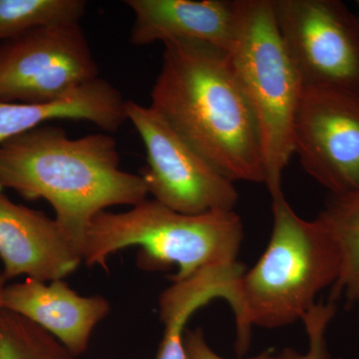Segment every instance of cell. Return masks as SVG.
Segmentation results:
<instances>
[{"mask_svg": "<svg viewBox=\"0 0 359 359\" xmlns=\"http://www.w3.org/2000/svg\"><path fill=\"white\" fill-rule=\"evenodd\" d=\"M126 101L99 77L49 102H0V144L52 120L87 121L108 133L118 131L127 121Z\"/></svg>", "mask_w": 359, "mask_h": 359, "instance_id": "4fadbf2b", "label": "cell"}, {"mask_svg": "<svg viewBox=\"0 0 359 359\" xmlns=\"http://www.w3.org/2000/svg\"><path fill=\"white\" fill-rule=\"evenodd\" d=\"M0 259L6 282L63 280L83 262L55 219L15 204L0 189Z\"/></svg>", "mask_w": 359, "mask_h": 359, "instance_id": "30bf717a", "label": "cell"}, {"mask_svg": "<svg viewBox=\"0 0 359 359\" xmlns=\"http://www.w3.org/2000/svg\"><path fill=\"white\" fill-rule=\"evenodd\" d=\"M97 78L80 22L42 26L0 44V102H49Z\"/></svg>", "mask_w": 359, "mask_h": 359, "instance_id": "ba28073f", "label": "cell"}, {"mask_svg": "<svg viewBox=\"0 0 359 359\" xmlns=\"http://www.w3.org/2000/svg\"><path fill=\"white\" fill-rule=\"evenodd\" d=\"M226 53L256 120L264 184L273 197L283 193V173L294 155L304 87L276 26L273 0H240L237 32Z\"/></svg>", "mask_w": 359, "mask_h": 359, "instance_id": "5b68a950", "label": "cell"}, {"mask_svg": "<svg viewBox=\"0 0 359 359\" xmlns=\"http://www.w3.org/2000/svg\"><path fill=\"white\" fill-rule=\"evenodd\" d=\"M292 139L304 171L330 195L359 189V99L302 90Z\"/></svg>", "mask_w": 359, "mask_h": 359, "instance_id": "9c48e42d", "label": "cell"}, {"mask_svg": "<svg viewBox=\"0 0 359 359\" xmlns=\"http://www.w3.org/2000/svg\"><path fill=\"white\" fill-rule=\"evenodd\" d=\"M243 238L244 226L235 211L186 215L146 199L127 212L97 214L87 231L83 262L106 269L111 255L137 245L142 268L176 266L169 278L176 282L208 266L236 263Z\"/></svg>", "mask_w": 359, "mask_h": 359, "instance_id": "277c9868", "label": "cell"}, {"mask_svg": "<svg viewBox=\"0 0 359 359\" xmlns=\"http://www.w3.org/2000/svg\"><path fill=\"white\" fill-rule=\"evenodd\" d=\"M335 313L337 306L334 302L330 301L327 304L318 302L302 318L309 337L306 353L302 354L287 347L276 355V359H330L325 334Z\"/></svg>", "mask_w": 359, "mask_h": 359, "instance_id": "ac0fdd59", "label": "cell"}, {"mask_svg": "<svg viewBox=\"0 0 359 359\" xmlns=\"http://www.w3.org/2000/svg\"><path fill=\"white\" fill-rule=\"evenodd\" d=\"M0 189L23 199L46 200L56 221L83 259L92 219L114 205L147 199L140 175L120 169L117 143L98 133L71 139L59 127L43 125L0 144Z\"/></svg>", "mask_w": 359, "mask_h": 359, "instance_id": "6da1fadb", "label": "cell"}, {"mask_svg": "<svg viewBox=\"0 0 359 359\" xmlns=\"http://www.w3.org/2000/svg\"><path fill=\"white\" fill-rule=\"evenodd\" d=\"M2 309L39 325L77 358L86 351L93 330L107 318L111 306L101 295L78 294L63 280L46 283L25 278L6 285Z\"/></svg>", "mask_w": 359, "mask_h": 359, "instance_id": "8fae6325", "label": "cell"}, {"mask_svg": "<svg viewBox=\"0 0 359 359\" xmlns=\"http://www.w3.org/2000/svg\"><path fill=\"white\" fill-rule=\"evenodd\" d=\"M276 26L304 89L359 99V18L339 0H273Z\"/></svg>", "mask_w": 359, "mask_h": 359, "instance_id": "8992f818", "label": "cell"}, {"mask_svg": "<svg viewBox=\"0 0 359 359\" xmlns=\"http://www.w3.org/2000/svg\"><path fill=\"white\" fill-rule=\"evenodd\" d=\"M356 6H358V18H359V0H358V1H356Z\"/></svg>", "mask_w": 359, "mask_h": 359, "instance_id": "7402d4cb", "label": "cell"}, {"mask_svg": "<svg viewBox=\"0 0 359 359\" xmlns=\"http://www.w3.org/2000/svg\"><path fill=\"white\" fill-rule=\"evenodd\" d=\"M184 346L187 359H226L212 351L205 341L204 332L200 327L193 330H186ZM238 359H276V356L273 355V351H266L254 358Z\"/></svg>", "mask_w": 359, "mask_h": 359, "instance_id": "d6986e66", "label": "cell"}, {"mask_svg": "<svg viewBox=\"0 0 359 359\" xmlns=\"http://www.w3.org/2000/svg\"><path fill=\"white\" fill-rule=\"evenodd\" d=\"M84 0H0V41H9L42 26L80 22Z\"/></svg>", "mask_w": 359, "mask_h": 359, "instance_id": "2e32d148", "label": "cell"}, {"mask_svg": "<svg viewBox=\"0 0 359 359\" xmlns=\"http://www.w3.org/2000/svg\"><path fill=\"white\" fill-rule=\"evenodd\" d=\"M0 359H76L57 339L20 314L0 309Z\"/></svg>", "mask_w": 359, "mask_h": 359, "instance_id": "e0dca14e", "label": "cell"}, {"mask_svg": "<svg viewBox=\"0 0 359 359\" xmlns=\"http://www.w3.org/2000/svg\"><path fill=\"white\" fill-rule=\"evenodd\" d=\"M151 107L231 181L264 184L256 120L226 51L201 42H165Z\"/></svg>", "mask_w": 359, "mask_h": 359, "instance_id": "7a4b0ae2", "label": "cell"}, {"mask_svg": "<svg viewBox=\"0 0 359 359\" xmlns=\"http://www.w3.org/2000/svg\"><path fill=\"white\" fill-rule=\"evenodd\" d=\"M245 273V266L238 262L208 266L184 280L172 282L163 290L159 316L164 335L156 359H187L186 325L198 309L214 299L228 302L236 320L241 313V280Z\"/></svg>", "mask_w": 359, "mask_h": 359, "instance_id": "5bb4252c", "label": "cell"}, {"mask_svg": "<svg viewBox=\"0 0 359 359\" xmlns=\"http://www.w3.org/2000/svg\"><path fill=\"white\" fill-rule=\"evenodd\" d=\"M134 14L130 40L136 46L186 40L230 49L240 0H127Z\"/></svg>", "mask_w": 359, "mask_h": 359, "instance_id": "7c38bea8", "label": "cell"}, {"mask_svg": "<svg viewBox=\"0 0 359 359\" xmlns=\"http://www.w3.org/2000/svg\"><path fill=\"white\" fill-rule=\"evenodd\" d=\"M316 218L330 231L341 256V273L332 289L330 301L335 302L342 294L349 301L359 285V189L330 195Z\"/></svg>", "mask_w": 359, "mask_h": 359, "instance_id": "9a60e30c", "label": "cell"}, {"mask_svg": "<svg viewBox=\"0 0 359 359\" xmlns=\"http://www.w3.org/2000/svg\"><path fill=\"white\" fill-rule=\"evenodd\" d=\"M271 198L268 247L241 280V313L235 320L238 355L249 349L252 327L271 330L302 320L341 273L339 247L320 219L301 218L283 193Z\"/></svg>", "mask_w": 359, "mask_h": 359, "instance_id": "3957f363", "label": "cell"}, {"mask_svg": "<svg viewBox=\"0 0 359 359\" xmlns=\"http://www.w3.org/2000/svg\"><path fill=\"white\" fill-rule=\"evenodd\" d=\"M125 109L145 145L147 165L140 176L155 201L186 215L233 211L238 194L233 181L198 154L151 106L127 100Z\"/></svg>", "mask_w": 359, "mask_h": 359, "instance_id": "52a82bcc", "label": "cell"}, {"mask_svg": "<svg viewBox=\"0 0 359 359\" xmlns=\"http://www.w3.org/2000/svg\"><path fill=\"white\" fill-rule=\"evenodd\" d=\"M348 302L351 304H355L356 308H358L359 320V285L358 287H356V290H354L353 297H351V299H349Z\"/></svg>", "mask_w": 359, "mask_h": 359, "instance_id": "ffe728a7", "label": "cell"}, {"mask_svg": "<svg viewBox=\"0 0 359 359\" xmlns=\"http://www.w3.org/2000/svg\"><path fill=\"white\" fill-rule=\"evenodd\" d=\"M6 280L2 273V271H0V309H2V292H4V287H6Z\"/></svg>", "mask_w": 359, "mask_h": 359, "instance_id": "44dd1931", "label": "cell"}]
</instances>
